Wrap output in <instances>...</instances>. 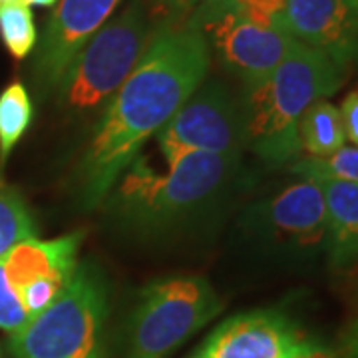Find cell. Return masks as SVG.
I'll list each match as a JSON object with an SVG mask.
<instances>
[{"label": "cell", "mask_w": 358, "mask_h": 358, "mask_svg": "<svg viewBox=\"0 0 358 358\" xmlns=\"http://www.w3.org/2000/svg\"><path fill=\"white\" fill-rule=\"evenodd\" d=\"M211 54L192 26H162L138 66L106 103L80 166V197L86 209L114 189L150 138L178 114L207 76Z\"/></svg>", "instance_id": "cell-1"}, {"label": "cell", "mask_w": 358, "mask_h": 358, "mask_svg": "<svg viewBox=\"0 0 358 358\" xmlns=\"http://www.w3.org/2000/svg\"><path fill=\"white\" fill-rule=\"evenodd\" d=\"M346 70L327 54L294 40L277 70L247 90L241 124L247 143L268 166L279 167L301 154L299 122L308 108L327 100L345 82Z\"/></svg>", "instance_id": "cell-2"}, {"label": "cell", "mask_w": 358, "mask_h": 358, "mask_svg": "<svg viewBox=\"0 0 358 358\" xmlns=\"http://www.w3.org/2000/svg\"><path fill=\"white\" fill-rule=\"evenodd\" d=\"M108 289L100 267L78 263L52 305L10 334L13 358H106Z\"/></svg>", "instance_id": "cell-3"}, {"label": "cell", "mask_w": 358, "mask_h": 358, "mask_svg": "<svg viewBox=\"0 0 358 358\" xmlns=\"http://www.w3.org/2000/svg\"><path fill=\"white\" fill-rule=\"evenodd\" d=\"M237 155L185 154L166 171H155L145 157H138L122 179L114 205L129 221L164 225L195 211L209 201L229 179Z\"/></svg>", "instance_id": "cell-4"}, {"label": "cell", "mask_w": 358, "mask_h": 358, "mask_svg": "<svg viewBox=\"0 0 358 358\" xmlns=\"http://www.w3.org/2000/svg\"><path fill=\"white\" fill-rule=\"evenodd\" d=\"M152 36L141 0H131L74 58L56 90L60 106L70 114H84L108 102L134 72Z\"/></svg>", "instance_id": "cell-5"}, {"label": "cell", "mask_w": 358, "mask_h": 358, "mask_svg": "<svg viewBox=\"0 0 358 358\" xmlns=\"http://www.w3.org/2000/svg\"><path fill=\"white\" fill-rule=\"evenodd\" d=\"M223 308L203 277H173L141 291L128 329V358H166Z\"/></svg>", "instance_id": "cell-6"}, {"label": "cell", "mask_w": 358, "mask_h": 358, "mask_svg": "<svg viewBox=\"0 0 358 358\" xmlns=\"http://www.w3.org/2000/svg\"><path fill=\"white\" fill-rule=\"evenodd\" d=\"M187 24L199 30L219 62L243 80L247 90L263 84L281 64L294 38L281 26H263L235 10L229 0L203 2Z\"/></svg>", "instance_id": "cell-7"}, {"label": "cell", "mask_w": 358, "mask_h": 358, "mask_svg": "<svg viewBox=\"0 0 358 358\" xmlns=\"http://www.w3.org/2000/svg\"><path fill=\"white\" fill-rule=\"evenodd\" d=\"M155 141L166 166L193 152L239 155L243 143L241 114L225 88L209 84L179 108L178 114L157 131Z\"/></svg>", "instance_id": "cell-8"}, {"label": "cell", "mask_w": 358, "mask_h": 358, "mask_svg": "<svg viewBox=\"0 0 358 358\" xmlns=\"http://www.w3.org/2000/svg\"><path fill=\"white\" fill-rule=\"evenodd\" d=\"M84 233L42 241L30 237L0 257L2 275L28 319H34L72 281Z\"/></svg>", "instance_id": "cell-9"}, {"label": "cell", "mask_w": 358, "mask_h": 358, "mask_svg": "<svg viewBox=\"0 0 358 358\" xmlns=\"http://www.w3.org/2000/svg\"><path fill=\"white\" fill-rule=\"evenodd\" d=\"M317 350L293 319L261 308L221 322L192 358H303Z\"/></svg>", "instance_id": "cell-10"}, {"label": "cell", "mask_w": 358, "mask_h": 358, "mask_svg": "<svg viewBox=\"0 0 358 358\" xmlns=\"http://www.w3.org/2000/svg\"><path fill=\"white\" fill-rule=\"evenodd\" d=\"M120 0H58L44 26L32 62V82L42 96L56 92L80 50L114 14Z\"/></svg>", "instance_id": "cell-11"}, {"label": "cell", "mask_w": 358, "mask_h": 358, "mask_svg": "<svg viewBox=\"0 0 358 358\" xmlns=\"http://www.w3.org/2000/svg\"><path fill=\"white\" fill-rule=\"evenodd\" d=\"M279 22L345 70L358 62V0H287Z\"/></svg>", "instance_id": "cell-12"}, {"label": "cell", "mask_w": 358, "mask_h": 358, "mask_svg": "<svg viewBox=\"0 0 358 358\" xmlns=\"http://www.w3.org/2000/svg\"><path fill=\"white\" fill-rule=\"evenodd\" d=\"M271 233L301 249L327 245V205L315 179H299L277 193L263 211Z\"/></svg>", "instance_id": "cell-13"}, {"label": "cell", "mask_w": 358, "mask_h": 358, "mask_svg": "<svg viewBox=\"0 0 358 358\" xmlns=\"http://www.w3.org/2000/svg\"><path fill=\"white\" fill-rule=\"evenodd\" d=\"M327 205V247L336 268L358 259V183L317 179Z\"/></svg>", "instance_id": "cell-14"}, {"label": "cell", "mask_w": 358, "mask_h": 358, "mask_svg": "<svg viewBox=\"0 0 358 358\" xmlns=\"http://www.w3.org/2000/svg\"><path fill=\"white\" fill-rule=\"evenodd\" d=\"M299 143L308 157L322 159L345 148L346 134L341 110L327 100L315 102L299 122Z\"/></svg>", "instance_id": "cell-15"}, {"label": "cell", "mask_w": 358, "mask_h": 358, "mask_svg": "<svg viewBox=\"0 0 358 358\" xmlns=\"http://www.w3.org/2000/svg\"><path fill=\"white\" fill-rule=\"evenodd\" d=\"M32 102L22 82H13L0 94V169L14 145L24 136L32 122Z\"/></svg>", "instance_id": "cell-16"}, {"label": "cell", "mask_w": 358, "mask_h": 358, "mask_svg": "<svg viewBox=\"0 0 358 358\" xmlns=\"http://www.w3.org/2000/svg\"><path fill=\"white\" fill-rule=\"evenodd\" d=\"M30 237H36V227L28 205L14 187L0 181V257Z\"/></svg>", "instance_id": "cell-17"}, {"label": "cell", "mask_w": 358, "mask_h": 358, "mask_svg": "<svg viewBox=\"0 0 358 358\" xmlns=\"http://www.w3.org/2000/svg\"><path fill=\"white\" fill-rule=\"evenodd\" d=\"M0 38L16 60H22L34 50L38 32L30 6L20 0L0 6Z\"/></svg>", "instance_id": "cell-18"}, {"label": "cell", "mask_w": 358, "mask_h": 358, "mask_svg": "<svg viewBox=\"0 0 358 358\" xmlns=\"http://www.w3.org/2000/svg\"><path fill=\"white\" fill-rule=\"evenodd\" d=\"M293 173L303 179H341L358 183V148H341L329 157H305L293 166Z\"/></svg>", "instance_id": "cell-19"}, {"label": "cell", "mask_w": 358, "mask_h": 358, "mask_svg": "<svg viewBox=\"0 0 358 358\" xmlns=\"http://www.w3.org/2000/svg\"><path fill=\"white\" fill-rule=\"evenodd\" d=\"M229 4L257 24H277L287 0H229Z\"/></svg>", "instance_id": "cell-20"}, {"label": "cell", "mask_w": 358, "mask_h": 358, "mask_svg": "<svg viewBox=\"0 0 358 358\" xmlns=\"http://www.w3.org/2000/svg\"><path fill=\"white\" fill-rule=\"evenodd\" d=\"M28 320L30 319H28L26 310L16 301V296H14L13 291L8 289V285L4 281L2 265H0V329L6 331L8 334H13L18 329H22Z\"/></svg>", "instance_id": "cell-21"}, {"label": "cell", "mask_w": 358, "mask_h": 358, "mask_svg": "<svg viewBox=\"0 0 358 358\" xmlns=\"http://www.w3.org/2000/svg\"><path fill=\"white\" fill-rule=\"evenodd\" d=\"M341 115L345 124L346 141H352V145L358 148V88L346 94L341 106Z\"/></svg>", "instance_id": "cell-22"}, {"label": "cell", "mask_w": 358, "mask_h": 358, "mask_svg": "<svg viewBox=\"0 0 358 358\" xmlns=\"http://www.w3.org/2000/svg\"><path fill=\"white\" fill-rule=\"evenodd\" d=\"M154 2L159 10H164L173 18H181L187 13L195 10L197 6H201L205 0H154Z\"/></svg>", "instance_id": "cell-23"}, {"label": "cell", "mask_w": 358, "mask_h": 358, "mask_svg": "<svg viewBox=\"0 0 358 358\" xmlns=\"http://www.w3.org/2000/svg\"><path fill=\"white\" fill-rule=\"evenodd\" d=\"M338 358H358V319L352 320L341 334Z\"/></svg>", "instance_id": "cell-24"}, {"label": "cell", "mask_w": 358, "mask_h": 358, "mask_svg": "<svg viewBox=\"0 0 358 358\" xmlns=\"http://www.w3.org/2000/svg\"><path fill=\"white\" fill-rule=\"evenodd\" d=\"M20 2H24L26 6H54L58 0H20Z\"/></svg>", "instance_id": "cell-25"}, {"label": "cell", "mask_w": 358, "mask_h": 358, "mask_svg": "<svg viewBox=\"0 0 358 358\" xmlns=\"http://www.w3.org/2000/svg\"><path fill=\"white\" fill-rule=\"evenodd\" d=\"M303 358H333L331 355H327V352H322V350H317V352H313V355H308V357Z\"/></svg>", "instance_id": "cell-26"}, {"label": "cell", "mask_w": 358, "mask_h": 358, "mask_svg": "<svg viewBox=\"0 0 358 358\" xmlns=\"http://www.w3.org/2000/svg\"><path fill=\"white\" fill-rule=\"evenodd\" d=\"M10 2H16V0H0V6L2 4H10Z\"/></svg>", "instance_id": "cell-27"}, {"label": "cell", "mask_w": 358, "mask_h": 358, "mask_svg": "<svg viewBox=\"0 0 358 358\" xmlns=\"http://www.w3.org/2000/svg\"><path fill=\"white\" fill-rule=\"evenodd\" d=\"M205 2H221V0H205Z\"/></svg>", "instance_id": "cell-28"}, {"label": "cell", "mask_w": 358, "mask_h": 358, "mask_svg": "<svg viewBox=\"0 0 358 358\" xmlns=\"http://www.w3.org/2000/svg\"><path fill=\"white\" fill-rule=\"evenodd\" d=\"M0 358H2V352H0Z\"/></svg>", "instance_id": "cell-29"}]
</instances>
